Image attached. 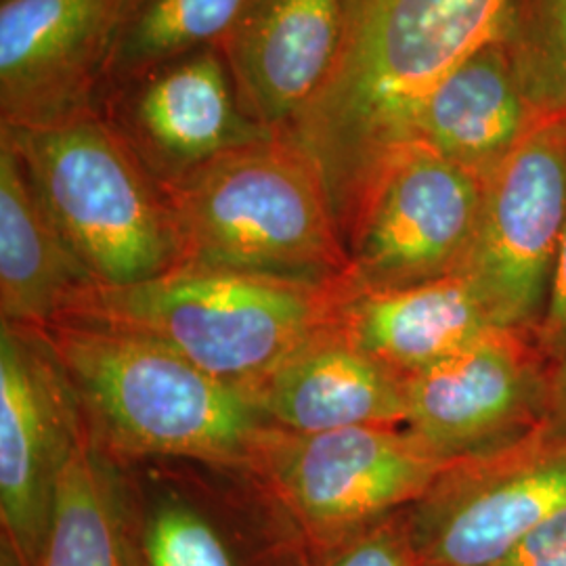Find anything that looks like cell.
<instances>
[{
    "instance_id": "6",
    "label": "cell",
    "mask_w": 566,
    "mask_h": 566,
    "mask_svg": "<svg viewBox=\"0 0 566 566\" xmlns=\"http://www.w3.org/2000/svg\"><path fill=\"white\" fill-rule=\"evenodd\" d=\"M133 566H311L313 549L252 464L114 460Z\"/></svg>"
},
{
    "instance_id": "5",
    "label": "cell",
    "mask_w": 566,
    "mask_h": 566,
    "mask_svg": "<svg viewBox=\"0 0 566 566\" xmlns=\"http://www.w3.org/2000/svg\"><path fill=\"white\" fill-rule=\"evenodd\" d=\"M0 137L95 285H133L179 266L168 196L102 112L41 128L0 126Z\"/></svg>"
},
{
    "instance_id": "3",
    "label": "cell",
    "mask_w": 566,
    "mask_h": 566,
    "mask_svg": "<svg viewBox=\"0 0 566 566\" xmlns=\"http://www.w3.org/2000/svg\"><path fill=\"white\" fill-rule=\"evenodd\" d=\"M355 282L303 283L175 266L147 282L78 292L53 322L163 344L206 374L256 390L315 334L340 322Z\"/></svg>"
},
{
    "instance_id": "14",
    "label": "cell",
    "mask_w": 566,
    "mask_h": 566,
    "mask_svg": "<svg viewBox=\"0 0 566 566\" xmlns=\"http://www.w3.org/2000/svg\"><path fill=\"white\" fill-rule=\"evenodd\" d=\"M344 0H243L221 42L245 114L285 135L322 91L338 55Z\"/></svg>"
},
{
    "instance_id": "13",
    "label": "cell",
    "mask_w": 566,
    "mask_h": 566,
    "mask_svg": "<svg viewBox=\"0 0 566 566\" xmlns=\"http://www.w3.org/2000/svg\"><path fill=\"white\" fill-rule=\"evenodd\" d=\"M566 510V455L489 472L455 460L420 502L405 507L416 566H493Z\"/></svg>"
},
{
    "instance_id": "25",
    "label": "cell",
    "mask_w": 566,
    "mask_h": 566,
    "mask_svg": "<svg viewBox=\"0 0 566 566\" xmlns=\"http://www.w3.org/2000/svg\"><path fill=\"white\" fill-rule=\"evenodd\" d=\"M544 343L554 353L566 355V229L554 266V277L544 315Z\"/></svg>"
},
{
    "instance_id": "26",
    "label": "cell",
    "mask_w": 566,
    "mask_h": 566,
    "mask_svg": "<svg viewBox=\"0 0 566 566\" xmlns=\"http://www.w3.org/2000/svg\"><path fill=\"white\" fill-rule=\"evenodd\" d=\"M0 566H20V563L7 547L0 546Z\"/></svg>"
},
{
    "instance_id": "18",
    "label": "cell",
    "mask_w": 566,
    "mask_h": 566,
    "mask_svg": "<svg viewBox=\"0 0 566 566\" xmlns=\"http://www.w3.org/2000/svg\"><path fill=\"white\" fill-rule=\"evenodd\" d=\"M338 325L369 357L403 378L506 332L464 273L397 290L355 287Z\"/></svg>"
},
{
    "instance_id": "1",
    "label": "cell",
    "mask_w": 566,
    "mask_h": 566,
    "mask_svg": "<svg viewBox=\"0 0 566 566\" xmlns=\"http://www.w3.org/2000/svg\"><path fill=\"white\" fill-rule=\"evenodd\" d=\"M507 7L510 0H344L332 72L282 135L319 166L343 238L380 168L411 145L420 105L500 36Z\"/></svg>"
},
{
    "instance_id": "17",
    "label": "cell",
    "mask_w": 566,
    "mask_h": 566,
    "mask_svg": "<svg viewBox=\"0 0 566 566\" xmlns=\"http://www.w3.org/2000/svg\"><path fill=\"white\" fill-rule=\"evenodd\" d=\"M542 118L506 42L497 36L432 88L416 114L411 143L485 179Z\"/></svg>"
},
{
    "instance_id": "16",
    "label": "cell",
    "mask_w": 566,
    "mask_h": 566,
    "mask_svg": "<svg viewBox=\"0 0 566 566\" xmlns=\"http://www.w3.org/2000/svg\"><path fill=\"white\" fill-rule=\"evenodd\" d=\"M531 388L507 332H495L405 378L403 426L447 460L470 458L523 413Z\"/></svg>"
},
{
    "instance_id": "20",
    "label": "cell",
    "mask_w": 566,
    "mask_h": 566,
    "mask_svg": "<svg viewBox=\"0 0 566 566\" xmlns=\"http://www.w3.org/2000/svg\"><path fill=\"white\" fill-rule=\"evenodd\" d=\"M39 566H133L118 470L91 432L61 474Z\"/></svg>"
},
{
    "instance_id": "21",
    "label": "cell",
    "mask_w": 566,
    "mask_h": 566,
    "mask_svg": "<svg viewBox=\"0 0 566 566\" xmlns=\"http://www.w3.org/2000/svg\"><path fill=\"white\" fill-rule=\"evenodd\" d=\"M242 4L243 0H128L105 93L158 63L221 46Z\"/></svg>"
},
{
    "instance_id": "15",
    "label": "cell",
    "mask_w": 566,
    "mask_h": 566,
    "mask_svg": "<svg viewBox=\"0 0 566 566\" xmlns=\"http://www.w3.org/2000/svg\"><path fill=\"white\" fill-rule=\"evenodd\" d=\"M254 395L290 434L403 426L407 416L403 376L369 357L338 324L296 348Z\"/></svg>"
},
{
    "instance_id": "19",
    "label": "cell",
    "mask_w": 566,
    "mask_h": 566,
    "mask_svg": "<svg viewBox=\"0 0 566 566\" xmlns=\"http://www.w3.org/2000/svg\"><path fill=\"white\" fill-rule=\"evenodd\" d=\"M88 273L28 179L11 143L0 137V319L44 329L78 292Z\"/></svg>"
},
{
    "instance_id": "7",
    "label": "cell",
    "mask_w": 566,
    "mask_h": 566,
    "mask_svg": "<svg viewBox=\"0 0 566 566\" xmlns=\"http://www.w3.org/2000/svg\"><path fill=\"white\" fill-rule=\"evenodd\" d=\"M453 462L405 426H355L283 432L256 468L311 549H327L420 502Z\"/></svg>"
},
{
    "instance_id": "11",
    "label": "cell",
    "mask_w": 566,
    "mask_h": 566,
    "mask_svg": "<svg viewBox=\"0 0 566 566\" xmlns=\"http://www.w3.org/2000/svg\"><path fill=\"white\" fill-rule=\"evenodd\" d=\"M128 0H0V126L102 112Z\"/></svg>"
},
{
    "instance_id": "8",
    "label": "cell",
    "mask_w": 566,
    "mask_h": 566,
    "mask_svg": "<svg viewBox=\"0 0 566 566\" xmlns=\"http://www.w3.org/2000/svg\"><path fill=\"white\" fill-rule=\"evenodd\" d=\"M485 181L420 143L367 187L344 233L359 290H397L460 273L476 238Z\"/></svg>"
},
{
    "instance_id": "24",
    "label": "cell",
    "mask_w": 566,
    "mask_h": 566,
    "mask_svg": "<svg viewBox=\"0 0 566 566\" xmlns=\"http://www.w3.org/2000/svg\"><path fill=\"white\" fill-rule=\"evenodd\" d=\"M493 566H566V510L535 528Z\"/></svg>"
},
{
    "instance_id": "12",
    "label": "cell",
    "mask_w": 566,
    "mask_h": 566,
    "mask_svg": "<svg viewBox=\"0 0 566 566\" xmlns=\"http://www.w3.org/2000/svg\"><path fill=\"white\" fill-rule=\"evenodd\" d=\"M102 116L163 189L227 151L273 137L245 114L221 46L109 86Z\"/></svg>"
},
{
    "instance_id": "23",
    "label": "cell",
    "mask_w": 566,
    "mask_h": 566,
    "mask_svg": "<svg viewBox=\"0 0 566 566\" xmlns=\"http://www.w3.org/2000/svg\"><path fill=\"white\" fill-rule=\"evenodd\" d=\"M311 566H416L405 535L403 510L327 549H313Z\"/></svg>"
},
{
    "instance_id": "27",
    "label": "cell",
    "mask_w": 566,
    "mask_h": 566,
    "mask_svg": "<svg viewBox=\"0 0 566 566\" xmlns=\"http://www.w3.org/2000/svg\"><path fill=\"white\" fill-rule=\"evenodd\" d=\"M563 388H565V390H566V365H565V369H563Z\"/></svg>"
},
{
    "instance_id": "2",
    "label": "cell",
    "mask_w": 566,
    "mask_h": 566,
    "mask_svg": "<svg viewBox=\"0 0 566 566\" xmlns=\"http://www.w3.org/2000/svg\"><path fill=\"white\" fill-rule=\"evenodd\" d=\"M81 405L93 441L114 460L196 458L261 464L285 430L256 395L163 344L97 325L41 329Z\"/></svg>"
},
{
    "instance_id": "22",
    "label": "cell",
    "mask_w": 566,
    "mask_h": 566,
    "mask_svg": "<svg viewBox=\"0 0 566 566\" xmlns=\"http://www.w3.org/2000/svg\"><path fill=\"white\" fill-rule=\"evenodd\" d=\"M500 39L535 109L566 118V0H510Z\"/></svg>"
},
{
    "instance_id": "9",
    "label": "cell",
    "mask_w": 566,
    "mask_h": 566,
    "mask_svg": "<svg viewBox=\"0 0 566 566\" xmlns=\"http://www.w3.org/2000/svg\"><path fill=\"white\" fill-rule=\"evenodd\" d=\"M464 273L495 324L514 329L546 311L566 229V118L547 116L486 175Z\"/></svg>"
},
{
    "instance_id": "10",
    "label": "cell",
    "mask_w": 566,
    "mask_h": 566,
    "mask_svg": "<svg viewBox=\"0 0 566 566\" xmlns=\"http://www.w3.org/2000/svg\"><path fill=\"white\" fill-rule=\"evenodd\" d=\"M88 428L41 329L0 324V546L39 566L61 474Z\"/></svg>"
},
{
    "instance_id": "4",
    "label": "cell",
    "mask_w": 566,
    "mask_h": 566,
    "mask_svg": "<svg viewBox=\"0 0 566 566\" xmlns=\"http://www.w3.org/2000/svg\"><path fill=\"white\" fill-rule=\"evenodd\" d=\"M164 191L179 266L319 285L353 280L324 175L287 137L227 151Z\"/></svg>"
}]
</instances>
